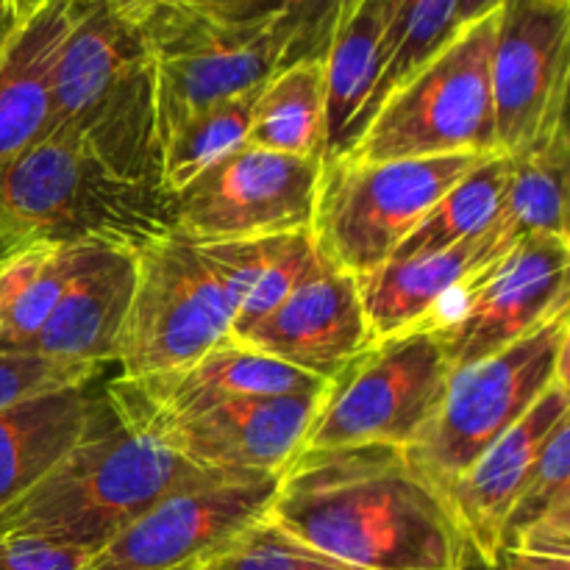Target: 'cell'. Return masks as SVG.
Instances as JSON below:
<instances>
[{"instance_id":"1","label":"cell","mask_w":570,"mask_h":570,"mask_svg":"<svg viewBox=\"0 0 570 570\" xmlns=\"http://www.w3.org/2000/svg\"><path fill=\"white\" fill-rule=\"evenodd\" d=\"M267 518L360 570H468L473 560L445 493L399 445L301 451Z\"/></svg>"},{"instance_id":"2","label":"cell","mask_w":570,"mask_h":570,"mask_svg":"<svg viewBox=\"0 0 570 570\" xmlns=\"http://www.w3.org/2000/svg\"><path fill=\"white\" fill-rule=\"evenodd\" d=\"M204 473L128 426L104 399L89 432L0 510V538H37L95 557L161 495Z\"/></svg>"},{"instance_id":"3","label":"cell","mask_w":570,"mask_h":570,"mask_svg":"<svg viewBox=\"0 0 570 570\" xmlns=\"http://www.w3.org/2000/svg\"><path fill=\"white\" fill-rule=\"evenodd\" d=\"M167 234L170 195L117 178L70 134L50 128L0 165V256L33 243L139 254Z\"/></svg>"},{"instance_id":"4","label":"cell","mask_w":570,"mask_h":570,"mask_svg":"<svg viewBox=\"0 0 570 570\" xmlns=\"http://www.w3.org/2000/svg\"><path fill=\"white\" fill-rule=\"evenodd\" d=\"M493 33L495 14L460 28L426 67L384 100L354 150L340 161L499 154L490 92Z\"/></svg>"},{"instance_id":"5","label":"cell","mask_w":570,"mask_h":570,"mask_svg":"<svg viewBox=\"0 0 570 570\" xmlns=\"http://www.w3.org/2000/svg\"><path fill=\"white\" fill-rule=\"evenodd\" d=\"M570 315L560 312L510 348L451 373L432 426L410 460L449 490L495 440L510 432L554 382H568Z\"/></svg>"},{"instance_id":"6","label":"cell","mask_w":570,"mask_h":570,"mask_svg":"<svg viewBox=\"0 0 570 570\" xmlns=\"http://www.w3.org/2000/svg\"><path fill=\"white\" fill-rule=\"evenodd\" d=\"M479 159L482 154H451L323 165L312 217L317 250L348 276H367Z\"/></svg>"},{"instance_id":"7","label":"cell","mask_w":570,"mask_h":570,"mask_svg":"<svg viewBox=\"0 0 570 570\" xmlns=\"http://www.w3.org/2000/svg\"><path fill=\"white\" fill-rule=\"evenodd\" d=\"M451 362L434 328L373 340L326 384L304 451L337 445L412 449L445 399Z\"/></svg>"},{"instance_id":"8","label":"cell","mask_w":570,"mask_h":570,"mask_svg":"<svg viewBox=\"0 0 570 570\" xmlns=\"http://www.w3.org/2000/svg\"><path fill=\"white\" fill-rule=\"evenodd\" d=\"M134 22L154 70L159 142L187 117L259 89L276 72L265 28L232 26L184 0H156Z\"/></svg>"},{"instance_id":"9","label":"cell","mask_w":570,"mask_h":570,"mask_svg":"<svg viewBox=\"0 0 570 570\" xmlns=\"http://www.w3.org/2000/svg\"><path fill=\"white\" fill-rule=\"evenodd\" d=\"M234 309L200 250L167 234L137 254L131 306L117 345L120 379L189 365L232 340Z\"/></svg>"},{"instance_id":"10","label":"cell","mask_w":570,"mask_h":570,"mask_svg":"<svg viewBox=\"0 0 570 570\" xmlns=\"http://www.w3.org/2000/svg\"><path fill=\"white\" fill-rule=\"evenodd\" d=\"M323 159L243 145L170 195L173 232L195 245L312 228Z\"/></svg>"},{"instance_id":"11","label":"cell","mask_w":570,"mask_h":570,"mask_svg":"<svg viewBox=\"0 0 570 570\" xmlns=\"http://www.w3.org/2000/svg\"><path fill=\"white\" fill-rule=\"evenodd\" d=\"M278 479L265 473L206 471L161 495L122 529L87 570L198 568L267 518Z\"/></svg>"},{"instance_id":"12","label":"cell","mask_w":570,"mask_h":570,"mask_svg":"<svg viewBox=\"0 0 570 570\" xmlns=\"http://www.w3.org/2000/svg\"><path fill=\"white\" fill-rule=\"evenodd\" d=\"M568 239L529 237L473 276L432 326L443 340L451 371L510 348L568 312Z\"/></svg>"},{"instance_id":"13","label":"cell","mask_w":570,"mask_h":570,"mask_svg":"<svg viewBox=\"0 0 570 570\" xmlns=\"http://www.w3.org/2000/svg\"><path fill=\"white\" fill-rule=\"evenodd\" d=\"M568 76L570 6L504 0L490 53L499 154H523L568 122Z\"/></svg>"},{"instance_id":"14","label":"cell","mask_w":570,"mask_h":570,"mask_svg":"<svg viewBox=\"0 0 570 570\" xmlns=\"http://www.w3.org/2000/svg\"><path fill=\"white\" fill-rule=\"evenodd\" d=\"M321 395L228 401L126 423L204 471L282 476L304 451Z\"/></svg>"},{"instance_id":"15","label":"cell","mask_w":570,"mask_h":570,"mask_svg":"<svg viewBox=\"0 0 570 570\" xmlns=\"http://www.w3.org/2000/svg\"><path fill=\"white\" fill-rule=\"evenodd\" d=\"M237 343L328 384L373 343L360 282L317 250L298 287Z\"/></svg>"},{"instance_id":"16","label":"cell","mask_w":570,"mask_h":570,"mask_svg":"<svg viewBox=\"0 0 570 570\" xmlns=\"http://www.w3.org/2000/svg\"><path fill=\"white\" fill-rule=\"evenodd\" d=\"M106 399L122 421L204 410L245 399L323 393L326 382L248 348L237 340L215 345L189 365L148 379H111L104 384Z\"/></svg>"},{"instance_id":"17","label":"cell","mask_w":570,"mask_h":570,"mask_svg":"<svg viewBox=\"0 0 570 570\" xmlns=\"http://www.w3.org/2000/svg\"><path fill=\"white\" fill-rule=\"evenodd\" d=\"M570 415L568 382H554L538 404L501 434L449 490L451 510L460 521L473 560L493 568L504 546V527L515 499L521 495L534 460L557 423Z\"/></svg>"},{"instance_id":"18","label":"cell","mask_w":570,"mask_h":570,"mask_svg":"<svg viewBox=\"0 0 570 570\" xmlns=\"http://www.w3.org/2000/svg\"><path fill=\"white\" fill-rule=\"evenodd\" d=\"M510 250L493 223L484 234L454 248L387 259L373 273L356 278L373 340L432 328L451 298Z\"/></svg>"},{"instance_id":"19","label":"cell","mask_w":570,"mask_h":570,"mask_svg":"<svg viewBox=\"0 0 570 570\" xmlns=\"http://www.w3.org/2000/svg\"><path fill=\"white\" fill-rule=\"evenodd\" d=\"M137 254L120 248L92 250L39 332L17 354L83 362L104 367L117 360L122 323L134 295Z\"/></svg>"},{"instance_id":"20","label":"cell","mask_w":570,"mask_h":570,"mask_svg":"<svg viewBox=\"0 0 570 570\" xmlns=\"http://www.w3.org/2000/svg\"><path fill=\"white\" fill-rule=\"evenodd\" d=\"M92 384L28 395L0 410V510L37 484L89 432L106 399Z\"/></svg>"},{"instance_id":"21","label":"cell","mask_w":570,"mask_h":570,"mask_svg":"<svg viewBox=\"0 0 570 570\" xmlns=\"http://www.w3.org/2000/svg\"><path fill=\"white\" fill-rule=\"evenodd\" d=\"M76 0H48L22 20L0 56V165L45 131L53 78Z\"/></svg>"},{"instance_id":"22","label":"cell","mask_w":570,"mask_h":570,"mask_svg":"<svg viewBox=\"0 0 570 570\" xmlns=\"http://www.w3.org/2000/svg\"><path fill=\"white\" fill-rule=\"evenodd\" d=\"M195 248L212 267L232 304V340H243L256 323L265 321L317 262L312 228L276 234V237L195 245Z\"/></svg>"},{"instance_id":"23","label":"cell","mask_w":570,"mask_h":570,"mask_svg":"<svg viewBox=\"0 0 570 570\" xmlns=\"http://www.w3.org/2000/svg\"><path fill=\"white\" fill-rule=\"evenodd\" d=\"M401 0H360L326 53V148L323 165L345 159L354 148L360 117L382 78L387 39Z\"/></svg>"},{"instance_id":"24","label":"cell","mask_w":570,"mask_h":570,"mask_svg":"<svg viewBox=\"0 0 570 570\" xmlns=\"http://www.w3.org/2000/svg\"><path fill=\"white\" fill-rule=\"evenodd\" d=\"M568 122L523 154L512 156V176L495 232L507 248L529 237L568 239Z\"/></svg>"},{"instance_id":"25","label":"cell","mask_w":570,"mask_h":570,"mask_svg":"<svg viewBox=\"0 0 570 570\" xmlns=\"http://www.w3.org/2000/svg\"><path fill=\"white\" fill-rule=\"evenodd\" d=\"M248 145L287 156H317L326 148V65L301 61L276 70L256 95Z\"/></svg>"},{"instance_id":"26","label":"cell","mask_w":570,"mask_h":570,"mask_svg":"<svg viewBox=\"0 0 570 570\" xmlns=\"http://www.w3.org/2000/svg\"><path fill=\"white\" fill-rule=\"evenodd\" d=\"M232 26L265 28L276 45V70L326 61L332 39L360 0H184Z\"/></svg>"},{"instance_id":"27","label":"cell","mask_w":570,"mask_h":570,"mask_svg":"<svg viewBox=\"0 0 570 570\" xmlns=\"http://www.w3.org/2000/svg\"><path fill=\"white\" fill-rule=\"evenodd\" d=\"M512 176V156L488 154L429 209L421 226L399 245L390 259L454 248L488 232L504 206Z\"/></svg>"},{"instance_id":"28","label":"cell","mask_w":570,"mask_h":570,"mask_svg":"<svg viewBox=\"0 0 570 570\" xmlns=\"http://www.w3.org/2000/svg\"><path fill=\"white\" fill-rule=\"evenodd\" d=\"M259 89L206 106L161 142V189L178 193L195 176L248 145L250 115Z\"/></svg>"},{"instance_id":"29","label":"cell","mask_w":570,"mask_h":570,"mask_svg":"<svg viewBox=\"0 0 570 570\" xmlns=\"http://www.w3.org/2000/svg\"><path fill=\"white\" fill-rule=\"evenodd\" d=\"M460 33V0H401L387 39V59L382 78L367 100L356 126L354 145L365 134L384 100L404 87L421 67H426L451 39ZM354 150V148H351Z\"/></svg>"},{"instance_id":"30","label":"cell","mask_w":570,"mask_h":570,"mask_svg":"<svg viewBox=\"0 0 570 570\" xmlns=\"http://www.w3.org/2000/svg\"><path fill=\"white\" fill-rule=\"evenodd\" d=\"M195 570H360L334 560L278 527L271 518L248 529L228 549L206 560Z\"/></svg>"},{"instance_id":"31","label":"cell","mask_w":570,"mask_h":570,"mask_svg":"<svg viewBox=\"0 0 570 570\" xmlns=\"http://www.w3.org/2000/svg\"><path fill=\"white\" fill-rule=\"evenodd\" d=\"M570 415L562 417L549 434L546 445L534 460L532 473L523 484L521 495L515 499L510 518L504 527V543L534 523L538 518L549 515L557 507L570 504ZM504 549V546H501Z\"/></svg>"},{"instance_id":"32","label":"cell","mask_w":570,"mask_h":570,"mask_svg":"<svg viewBox=\"0 0 570 570\" xmlns=\"http://www.w3.org/2000/svg\"><path fill=\"white\" fill-rule=\"evenodd\" d=\"M98 373L100 367L83 365V362H65L37 354L0 351V410L28 399V395L89 384L98 379Z\"/></svg>"},{"instance_id":"33","label":"cell","mask_w":570,"mask_h":570,"mask_svg":"<svg viewBox=\"0 0 570 570\" xmlns=\"http://www.w3.org/2000/svg\"><path fill=\"white\" fill-rule=\"evenodd\" d=\"M92 554L37 538H0V570H87Z\"/></svg>"},{"instance_id":"34","label":"cell","mask_w":570,"mask_h":570,"mask_svg":"<svg viewBox=\"0 0 570 570\" xmlns=\"http://www.w3.org/2000/svg\"><path fill=\"white\" fill-rule=\"evenodd\" d=\"M488 570H570V560H566V557L532 554V551L521 549H501L493 568Z\"/></svg>"},{"instance_id":"35","label":"cell","mask_w":570,"mask_h":570,"mask_svg":"<svg viewBox=\"0 0 570 570\" xmlns=\"http://www.w3.org/2000/svg\"><path fill=\"white\" fill-rule=\"evenodd\" d=\"M504 0H460V28L479 22L482 17L495 14Z\"/></svg>"},{"instance_id":"36","label":"cell","mask_w":570,"mask_h":570,"mask_svg":"<svg viewBox=\"0 0 570 570\" xmlns=\"http://www.w3.org/2000/svg\"><path fill=\"white\" fill-rule=\"evenodd\" d=\"M17 26H20V22L14 20V11H11L9 0H0V56H3L6 45H9L11 33H14Z\"/></svg>"},{"instance_id":"37","label":"cell","mask_w":570,"mask_h":570,"mask_svg":"<svg viewBox=\"0 0 570 570\" xmlns=\"http://www.w3.org/2000/svg\"><path fill=\"white\" fill-rule=\"evenodd\" d=\"M150 3H156V0H111V6H115L122 17H128V20H137Z\"/></svg>"},{"instance_id":"38","label":"cell","mask_w":570,"mask_h":570,"mask_svg":"<svg viewBox=\"0 0 570 570\" xmlns=\"http://www.w3.org/2000/svg\"><path fill=\"white\" fill-rule=\"evenodd\" d=\"M45 3H48V0H9V6H11V11H14L17 22L28 20L31 14H37V11L42 9Z\"/></svg>"},{"instance_id":"39","label":"cell","mask_w":570,"mask_h":570,"mask_svg":"<svg viewBox=\"0 0 570 570\" xmlns=\"http://www.w3.org/2000/svg\"><path fill=\"white\" fill-rule=\"evenodd\" d=\"M543 3H551V6H570V0H543Z\"/></svg>"},{"instance_id":"40","label":"cell","mask_w":570,"mask_h":570,"mask_svg":"<svg viewBox=\"0 0 570 570\" xmlns=\"http://www.w3.org/2000/svg\"><path fill=\"white\" fill-rule=\"evenodd\" d=\"M178 570H195V568H178Z\"/></svg>"}]
</instances>
